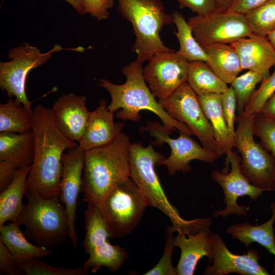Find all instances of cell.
Here are the masks:
<instances>
[{
	"label": "cell",
	"instance_id": "1",
	"mask_svg": "<svg viewBox=\"0 0 275 275\" xmlns=\"http://www.w3.org/2000/svg\"><path fill=\"white\" fill-rule=\"evenodd\" d=\"M35 153L26 181V193L45 198L59 196L64 152L78 146L58 128L51 108L39 104L33 108Z\"/></svg>",
	"mask_w": 275,
	"mask_h": 275
},
{
	"label": "cell",
	"instance_id": "2",
	"mask_svg": "<svg viewBox=\"0 0 275 275\" xmlns=\"http://www.w3.org/2000/svg\"><path fill=\"white\" fill-rule=\"evenodd\" d=\"M143 63L135 60L122 69L126 80L124 84L116 85L106 79L97 80L99 86L109 94L111 101L108 109L122 120L138 122L142 116L140 112L150 111L157 116L163 125L170 131L193 135L184 124L173 118L161 106L146 83L143 75Z\"/></svg>",
	"mask_w": 275,
	"mask_h": 275
},
{
	"label": "cell",
	"instance_id": "3",
	"mask_svg": "<svg viewBox=\"0 0 275 275\" xmlns=\"http://www.w3.org/2000/svg\"><path fill=\"white\" fill-rule=\"evenodd\" d=\"M130 178L136 183L147 198L149 205L157 208L167 216L172 226L167 233L187 235L195 233L210 227L209 217L186 220L170 202L155 171V165L165 158L155 151L151 143L147 147L141 142L130 143L129 149Z\"/></svg>",
	"mask_w": 275,
	"mask_h": 275
},
{
	"label": "cell",
	"instance_id": "4",
	"mask_svg": "<svg viewBox=\"0 0 275 275\" xmlns=\"http://www.w3.org/2000/svg\"><path fill=\"white\" fill-rule=\"evenodd\" d=\"M130 143L121 132L112 142L85 152L82 201L98 205L112 189L130 177Z\"/></svg>",
	"mask_w": 275,
	"mask_h": 275
},
{
	"label": "cell",
	"instance_id": "5",
	"mask_svg": "<svg viewBox=\"0 0 275 275\" xmlns=\"http://www.w3.org/2000/svg\"><path fill=\"white\" fill-rule=\"evenodd\" d=\"M118 10L132 26L135 40L132 51L141 63L157 52L174 50L167 47L160 36L163 27L173 23L161 0H118Z\"/></svg>",
	"mask_w": 275,
	"mask_h": 275
},
{
	"label": "cell",
	"instance_id": "6",
	"mask_svg": "<svg viewBox=\"0 0 275 275\" xmlns=\"http://www.w3.org/2000/svg\"><path fill=\"white\" fill-rule=\"evenodd\" d=\"M25 196L27 203L14 222L24 226L26 237L47 248L64 244L69 237V226L59 196L45 198L35 193Z\"/></svg>",
	"mask_w": 275,
	"mask_h": 275
},
{
	"label": "cell",
	"instance_id": "7",
	"mask_svg": "<svg viewBox=\"0 0 275 275\" xmlns=\"http://www.w3.org/2000/svg\"><path fill=\"white\" fill-rule=\"evenodd\" d=\"M149 202L129 177L112 189L97 205L111 237L131 233L140 222Z\"/></svg>",
	"mask_w": 275,
	"mask_h": 275
},
{
	"label": "cell",
	"instance_id": "8",
	"mask_svg": "<svg viewBox=\"0 0 275 275\" xmlns=\"http://www.w3.org/2000/svg\"><path fill=\"white\" fill-rule=\"evenodd\" d=\"M254 117H236L234 147L240 154L241 171L250 182L266 191L275 190V159L255 141Z\"/></svg>",
	"mask_w": 275,
	"mask_h": 275
},
{
	"label": "cell",
	"instance_id": "9",
	"mask_svg": "<svg viewBox=\"0 0 275 275\" xmlns=\"http://www.w3.org/2000/svg\"><path fill=\"white\" fill-rule=\"evenodd\" d=\"M62 49L59 45L42 53L37 47L24 43L11 49L8 53L10 61L1 62L0 87L9 97H15L28 111L33 113L32 102L28 98L26 91L27 76L31 70L45 64L52 52Z\"/></svg>",
	"mask_w": 275,
	"mask_h": 275
},
{
	"label": "cell",
	"instance_id": "10",
	"mask_svg": "<svg viewBox=\"0 0 275 275\" xmlns=\"http://www.w3.org/2000/svg\"><path fill=\"white\" fill-rule=\"evenodd\" d=\"M145 131L148 132L155 139L153 145L161 146L167 144L169 146V156L160 161L158 165L166 166L170 176L177 172L188 173L191 170L189 163L193 160L212 163L221 157L216 152L200 146L190 135L183 132H180L176 139L172 138L170 135L173 132L158 122H147L140 128V132Z\"/></svg>",
	"mask_w": 275,
	"mask_h": 275
},
{
	"label": "cell",
	"instance_id": "11",
	"mask_svg": "<svg viewBox=\"0 0 275 275\" xmlns=\"http://www.w3.org/2000/svg\"><path fill=\"white\" fill-rule=\"evenodd\" d=\"M158 101L169 115L190 129L203 147L216 152L221 157L223 155L198 95L187 81L168 97Z\"/></svg>",
	"mask_w": 275,
	"mask_h": 275
},
{
	"label": "cell",
	"instance_id": "12",
	"mask_svg": "<svg viewBox=\"0 0 275 275\" xmlns=\"http://www.w3.org/2000/svg\"><path fill=\"white\" fill-rule=\"evenodd\" d=\"M187 22L193 35L202 46L231 44L252 34L245 15L226 10H216L190 17Z\"/></svg>",
	"mask_w": 275,
	"mask_h": 275
},
{
	"label": "cell",
	"instance_id": "13",
	"mask_svg": "<svg viewBox=\"0 0 275 275\" xmlns=\"http://www.w3.org/2000/svg\"><path fill=\"white\" fill-rule=\"evenodd\" d=\"M225 155L226 166L230 165L231 167L230 172L225 173L224 171L213 170L211 177L222 187L226 207L223 209L214 210L213 216L224 218L234 214L246 216L248 214L246 207L238 204V198L247 196L253 200H256L266 190L253 185L243 175L240 169L241 157L237 154L231 150Z\"/></svg>",
	"mask_w": 275,
	"mask_h": 275
},
{
	"label": "cell",
	"instance_id": "14",
	"mask_svg": "<svg viewBox=\"0 0 275 275\" xmlns=\"http://www.w3.org/2000/svg\"><path fill=\"white\" fill-rule=\"evenodd\" d=\"M143 68L145 81L158 100L171 95L187 79L189 62L177 51L157 52Z\"/></svg>",
	"mask_w": 275,
	"mask_h": 275
},
{
	"label": "cell",
	"instance_id": "15",
	"mask_svg": "<svg viewBox=\"0 0 275 275\" xmlns=\"http://www.w3.org/2000/svg\"><path fill=\"white\" fill-rule=\"evenodd\" d=\"M60 199L66 209L69 238L76 249L77 234L76 229L77 198L81 191L82 176L85 162V152L77 147L67 150L62 156Z\"/></svg>",
	"mask_w": 275,
	"mask_h": 275
},
{
	"label": "cell",
	"instance_id": "16",
	"mask_svg": "<svg viewBox=\"0 0 275 275\" xmlns=\"http://www.w3.org/2000/svg\"><path fill=\"white\" fill-rule=\"evenodd\" d=\"M212 265L208 264L204 274L226 275L236 273L241 275H269L270 273L260 263L257 250L251 249L246 254L237 255L227 247L221 236L211 233Z\"/></svg>",
	"mask_w": 275,
	"mask_h": 275
},
{
	"label": "cell",
	"instance_id": "17",
	"mask_svg": "<svg viewBox=\"0 0 275 275\" xmlns=\"http://www.w3.org/2000/svg\"><path fill=\"white\" fill-rule=\"evenodd\" d=\"M86 99L84 96L63 94L51 107L60 130L67 138L78 143L84 135L91 114L86 106Z\"/></svg>",
	"mask_w": 275,
	"mask_h": 275
},
{
	"label": "cell",
	"instance_id": "18",
	"mask_svg": "<svg viewBox=\"0 0 275 275\" xmlns=\"http://www.w3.org/2000/svg\"><path fill=\"white\" fill-rule=\"evenodd\" d=\"M114 114L108 109L105 100L99 101L97 107L91 112L84 135L78 144L80 150L85 152L105 145L117 138L124 124L115 123Z\"/></svg>",
	"mask_w": 275,
	"mask_h": 275
},
{
	"label": "cell",
	"instance_id": "19",
	"mask_svg": "<svg viewBox=\"0 0 275 275\" xmlns=\"http://www.w3.org/2000/svg\"><path fill=\"white\" fill-rule=\"evenodd\" d=\"M230 44L238 54L242 70L257 72L264 78L269 75L275 66V50L266 37L253 33Z\"/></svg>",
	"mask_w": 275,
	"mask_h": 275
},
{
	"label": "cell",
	"instance_id": "20",
	"mask_svg": "<svg viewBox=\"0 0 275 275\" xmlns=\"http://www.w3.org/2000/svg\"><path fill=\"white\" fill-rule=\"evenodd\" d=\"M210 234L209 229L187 235L178 233L174 237L175 247L177 246L181 250L180 259L176 266L177 275L194 274L199 261L204 257H208L211 262Z\"/></svg>",
	"mask_w": 275,
	"mask_h": 275
},
{
	"label": "cell",
	"instance_id": "21",
	"mask_svg": "<svg viewBox=\"0 0 275 275\" xmlns=\"http://www.w3.org/2000/svg\"><path fill=\"white\" fill-rule=\"evenodd\" d=\"M19 226L16 223L11 222L0 227V240L18 263L33 259L48 257L52 254L51 249L29 242Z\"/></svg>",
	"mask_w": 275,
	"mask_h": 275
},
{
	"label": "cell",
	"instance_id": "22",
	"mask_svg": "<svg viewBox=\"0 0 275 275\" xmlns=\"http://www.w3.org/2000/svg\"><path fill=\"white\" fill-rule=\"evenodd\" d=\"M34 153L32 130L24 133L0 132V161H11L20 168L32 163Z\"/></svg>",
	"mask_w": 275,
	"mask_h": 275
},
{
	"label": "cell",
	"instance_id": "23",
	"mask_svg": "<svg viewBox=\"0 0 275 275\" xmlns=\"http://www.w3.org/2000/svg\"><path fill=\"white\" fill-rule=\"evenodd\" d=\"M270 208L272 215L264 223L258 226L251 225L248 222L232 225L227 228L226 232L246 246L253 242L260 244L275 258V202L270 204Z\"/></svg>",
	"mask_w": 275,
	"mask_h": 275
},
{
	"label": "cell",
	"instance_id": "24",
	"mask_svg": "<svg viewBox=\"0 0 275 275\" xmlns=\"http://www.w3.org/2000/svg\"><path fill=\"white\" fill-rule=\"evenodd\" d=\"M31 167V164L19 168L13 181L1 192L0 227L8 221L14 222L21 213Z\"/></svg>",
	"mask_w": 275,
	"mask_h": 275
},
{
	"label": "cell",
	"instance_id": "25",
	"mask_svg": "<svg viewBox=\"0 0 275 275\" xmlns=\"http://www.w3.org/2000/svg\"><path fill=\"white\" fill-rule=\"evenodd\" d=\"M203 48L209 57L207 64L227 84L242 70L238 54L231 44H215Z\"/></svg>",
	"mask_w": 275,
	"mask_h": 275
},
{
	"label": "cell",
	"instance_id": "26",
	"mask_svg": "<svg viewBox=\"0 0 275 275\" xmlns=\"http://www.w3.org/2000/svg\"><path fill=\"white\" fill-rule=\"evenodd\" d=\"M198 97L203 111L212 127L215 139L223 154H226L234 147L230 140L223 112L222 94L198 95Z\"/></svg>",
	"mask_w": 275,
	"mask_h": 275
},
{
	"label": "cell",
	"instance_id": "27",
	"mask_svg": "<svg viewBox=\"0 0 275 275\" xmlns=\"http://www.w3.org/2000/svg\"><path fill=\"white\" fill-rule=\"evenodd\" d=\"M187 82L197 95L222 94L228 88L207 63L200 61L189 63Z\"/></svg>",
	"mask_w": 275,
	"mask_h": 275
},
{
	"label": "cell",
	"instance_id": "28",
	"mask_svg": "<svg viewBox=\"0 0 275 275\" xmlns=\"http://www.w3.org/2000/svg\"><path fill=\"white\" fill-rule=\"evenodd\" d=\"M171 15L173 23L177 28L175 34L179 43L177 53L189 62L200 61L208 64V56L194 37L184 16L178 11L174 12Z\"/></svg>",
	"mask_w": 275,
	"mask_h": 275
},
{
	"label": "cell",
	"instance_id": "29",
	"mask_svg": "<svg viewBox=\"0 0 275 275\" xmlns=\"http://www.w3.org/2000/svg\"><path fill=\"white\" fill-rule=\"evenodd\" d=\"M89 255V257L82 267L93 273L103 266L115 272L122 267L127 257L124 248L111 243L108 240L96 247Z\"/></svg>",
	"mask_w": 275,
	"mask_h": 275
},
{
	"label": "cell",
	"instance_id": "30",
	"mask_svg": "<svg viewBox=\"0 0 275 275\" xmlns=\"http://www.w3.org/2000/svg\"><path fill=\"white\" fill-rule=\"evenodd\" d=\"M33 113L16 99L0 104V132L24 133L32 129Z\"/></svg>",
	"mask_w": 275,
	"mask_h": 275
},
{
	"label": "cell",
	"instance_id": "31",
	"mask_svg": "<svg viewBox=\"0 0 275 275\" xmlns=\"http://www.w3.org/2000/svg\"><path fill=\"white\" fill-rule=\"evenodd\" d=\"M84 214L86 235L81 245L89 254L111 236L97 205L88 204Z\"/></svg>",
	"mask_w": 275,
	"mask_h": 275
},
{
	"label": "cell",
	"instance_id": "32",
	"mask_svg": "<svg viewBox=\"0 0 275 275\" xmlns=\"http://www.w3.org/2000/svg\"><path fill=\"white\" fill-rule=\"evenodd\" d=\"M244 15L252 33L266 37L275 28V0H270Z\"/></svg>",
	"mask_w": 275,
	"mask_h": 275
},
{
	"label": "cell",
	"instance_id": "33",
	"mask_svg": "<svg viewBox=\"0 0 275 275\" xmlns=\"http://www.w3.org/2000/svg\"><path fill=\"white\" fill-rule=\"evenodd\" d=\"M263 78L259 73L248 70L244 74L237 76L230 84L236 98L238 116L242 115L257 85L261 82Z\"/></svg>",
	"mask_w": 275,
	"mask_h": 275
},
{
	"label": "cell",
	"instance_id": "34",
	"mask_svg": "<svg viewBox=\"0 0 275 275\" xmlns=\"http://www.w3.org/2000/svg\"><path fill=\"white\" fill-rule=\"evenodd\" d=\"M39 259H33L18 264L28 275H86L88 273V270L83 267L74 268L54 267Z\"/></svg>",
	"mask_w": 275,
	"mask_h": 275
},
{
	"label": "cell",
	"instance_id": "35",
	"mask_svg": "<svg viewBox=\"0 0 275 275\" xmlns=\"http://www.w3.org/2000/svg\"><path fill=\"white\" fill-rule=\"evenodd\" d=\"M274 93L275 69L271 74L262 80L259 88L254 91L241 115L250 117L258 114L265 102Z\"/></svg>",
	"mask_w": 275,
	"mask_h": 275
},
{
	"label": "cell",
	"instance_id": "36",
	"mask_svg": "<svg viewBox=\"0 0 275 275\" xmlns=\"http://www.w3.org/2000/svg\"><path fill=\"white\" fill-rule=\"evenodd\" d=\"M254 135L260 139L264 147L275 159V122L256 114L254 120Z\"/></svg>",
	"mask_w": 275,
	"mask_h": 275
},
{
	"label": "cell",
	"instance_id": "37",
	"mask_svg": "<svg viewBox=\"0 0 275 275\" xmlns=\"http://www.w3.org/2000/svg\"><path fill=\"white\" fill-rule=\"evenodd\" d=\"M166 243L163 255L156 265L144 273L145 275H177L176 267L172 262V254L175 247L173 234L167 233Z\"/></svg>",
	"mask_w": 275,
	"mask_h": 275
},
{
	"label": "cell",
	"instance_id": "38",
	"mask_svg": "<svg viewBox=\"0 0 275 275\" xmlns=\"http://www.w3.org/2000/svg\"><path fill=\"white\" fill-rule=\"evenodd\" d=\"M222 102L223 112L228 128L230 140L234 147L235 134L234 123L237 111V102L233 88L231 86L222 94Z\"/></svg>",
	"mask_w": 275,
	"mask_h": 275
},
{
	"label": "cell",
	"instance_id": "39",
	"mask_svg": "<svg viewBox=\"0 0 275 275\" xmlns=\"http://www.w3.org/2000/svg\"><path fill=\"white\" fill-rule=\"evenodd\" d=\"M115 0H82L84 14H90L98 20L108 18V10L114 5Z\"/></svg>",
	"mask_w": 275,
	"mask_h": 275
},
{
	"label": "cell",
	"instance_id": "40",
	"mask_svg": "<svg viewBox=\"0 0 275 275\" xmlns=\"http://www.w3.org/2000/svg\"><path fill=\"white\" fill-rule=\"evenodd\" d=\"M24 274V272L18 266L11 253L0 240V274Z\"/></svg>",
	"mask_w": 275,
	"mask_h": 275
},
{
	"label": "cell",
	"instance_id": "41",
	"mask_svg": "<svg viewBox=\"0 0 275 275\" xmlns=\"http://www.w3.org/2000/svg\"><path fill=\"white\" fill-rule=\"evenodd\" d=\"M181 9L187 8L197 14L204 15L217 10L215 0H176Z\"/></svg>",
	"mask_w": 275,
	"mask_h": 275
},
{
	"label": "cell",
	"instance_id": "42",
	"mask_svg": "<svg viewBox=\"0 0 275 275\" xmlns=\"http://www.w3.org/2000/svg\"><path fill=\"white\" fill-rule=\"evenodd\" d=\"M15 163L6 160L0 161V191L7 187L16 177L19 170Z\"/></svg>",
	"mask_w": 275,
	"mask_h": 275
},
{
	"label": "cell",
	"instance_id": "43",
	"mask_svg": "<svg viewBox=\"0 0 275 275\" xmlns=\"http://www.w3.org/2000/svg\"><path fill=\"white\" fill-rule=\"evenodd\" d=\"M270 0H231L228 9L245 14Z\"/></svg>",
	"mask_w": 275,
	"mask_h": 275
},
{
	"label": "cell",
	"instance_id": "44",
	"mask_svg": "<svg viewBox=\"0 0 275 275\" xmlns=\"http://www.w3.org/2000/svg\"><path fill=\"white\" fill-rule=\"evenodd\" d=\"M258 114L275 122V93L265 102Z\"/></svg>",
	"mask_w": 275,
	"mask_h": 275
},
{
	"label": "cell",
	"instance_id": "45",
	"mask_svg": "<svg viewBox=\"0 0 275 275\" xmlns=\"http://www.w3.org/2000/svg\"><path fill=\"white\" fill-rule=\"evenodd\" d=\"M80 14H84L82 0H64Z\"/></svg>",
	"mask_w": 275,
	"mask_h": 275
},
{
	"label": "cell",
	"instance_id": "46",
	"mask_svg": "<svg viewBox=\"0 0 275 275\" xmlns=\"http://www.w3.org/2000/svg\"><path fill=\"white\" fill-rule=\"evenodd\" d=\"M231 0H215L217 10L228 9Z\"/></svg>",
	"mask_w": 275,
	"mask_h": 275
},
{
	"label": "cell",
	"instance_id": "47",
	"mask_svg": "<svg viewBox=\"0 0 275 275\" xmlns=\"http://www.w3.org/2000/svg\"><path fill=\"white\" fill-rule=\"evenodd\" d=\"M266 37L275 50V28L267 34Z\"/></svg>",
	"mask_w": 275,
	"mask_h": 275
}]
</instances>
